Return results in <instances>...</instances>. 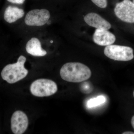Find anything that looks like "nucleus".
<instances>
[{"label": "nucleus", "instance_id": "f257e3e1", "mask_svg": "<svg viewBox=\"0 0 134 134\" xmlns=\"http://www.w3.org/2000/svg\"><path fill=\"white\" fill-rule=\"evenodd\" d=\"M63 80L70 82H83L91 77L90 69L84 64L79 62H70L63 66L60 71Z\"/></svg>", "mask_w": 134, "mask_h": 134}, {"label": "nucleus", "instance_id": "f03ea898", "mask_svg": "<svg viewBox=\"0 0 134 134\" xmlns=\"http://www.w3.org/2000/svg\"><path fill=\"white\" fill-rule=\"evenodd\" d=\"M26 61V58L21 55L19 56L16 63L5 66L1 72L3 79L8 83L12 84L24 78L29 72L24 67Z\"/></svg>", "mask_w": 134, "mask_h": 134}, {"label": "nucleus", "instance_id": "7ed1b4c3", "mask_svg": "<svg viewBox=\"0 0 134 134\" xmlns=\"http://www.w3.org/2000/svg\"><path fill=\"white\" fill-rule=\"evenodd\" d=\"M55 82L50 79H37L32 83L30 90L33 96L37 97H48L53 95L58 91Z\"/></svg>", "mask_w": 134, "mask_h": 134}, {"label": "nucleus", "instance_id": "20e7f679", "mask_svg": "<svg viewBox=\"0 0 134 134\" xmlns=\"http://www.w3.org/2000/svg\"><path fill=\"white\" fill-rule=\"evenodd\" d=\"M104 53L111 59L120 61L131 60L134 57L132 48L116 45L107 46L104 50Z\"/></svg>", "mask_w": 134, "mask_h": 134}, {"label": "nucleus", "instance_id": "39448f33", "mask_svg": "<svg viewBox=\"0 0 134 134\" xmlns=\"http://www.w3.org/2000/svg\"><path fill=\"white\" fill-rule=\"evenodd\" d=\"M115 15L123 21L134 23V3L130 0L118 3L114 9Z\"/></svg>", "mask_w": 134, "mask_h": 134}, {"label": "nucleus", "instance_id": "423d86ee", "mask_svg": "<svg viewBox=\"0 0 134 134\" xmlns=\"http://www.w3.org/2000/svg\"><path fill=\"white\" fill-rule=\"evenodd\" d=\"M50 16L48 10L33 9L27 13L25 22L29 26H43L47 23Z\"/></svg>", "mask_w": 134, "mask_h": 134}, {"label": "nucleus", "instance_id": "0eeeda50", "mask_svg": "<svg viewBox=\"0 0 134 134\" xmlns=\"http://www.w3.org/2000/svg\"><path fill=\"white\" fill-rule=\"evenodd\" d=\"M29 119L22 111H16L11 119V129L15 134H22L26 131L29 126Z\"/></svg>", "mask_w": 134, "mask_h": 134}, {"label": "nucleus", "instance_id": "6e6552de", "mask_svg": "<svg viewBox=\"0 0 134 134\" xmlns=\"http://www.w3.org/2000/svg\"><path fill=\"white\" fill-rule=\"evenodd\" d=\"M93 41L97 44L100 46L111 45L116 40L115 36L107 30L97 29L93 35Z\"/></svg>", "mask_w": 134, "mask_h": 134}, {"label": "nucleus", "instance_id": "1a4fd4ad", "mask_svg": "<svg viewBox=\"0 0 134 134\" xmlns=\"http://www.w3.org/2000/svg\"><path fill=\"white\" fill-rule=\"evenodd\" d=\"M84 20L90 26L97 29L108 30L111 26L110 23L105 19L96 13H90L84 17Z\"/></svg>", "mask_w": 134, "mask_h": 134}, {"label": "nucleus", "instance_id": "9d476101", "mask_svg": "<svg viewBox=\"0 0 134 134\" xmlns=\"http://www.w3.org/2000/svg\"><path fill=\"white\" fill-rule=\"evenodd\" d=\"M26 50L28 53L33 56H43L47 54L46 51L41 47L40 41L36 38H32L27 42Z\"/></svg>", "mask_w": 134, "mask_h": 134}, {"label": "nucleus", "instance_id": "9b49d317", "mask_svg": "<svg viewBox=\"0 0 134 134\" xmlns=\"http://www.w3.org/2000/svg\"><path fill=\"white\" fill-rule=\"evenodd\" d=\"M23 10L19 8L9 6L5 10L4 18L9 23H12L21 18L24 15Z\"/></svg>", "mask_w": 134, "mask_h": 134}, {"label": "nucleus", "instance_id": "f8f14e48", "mask_svg": "<svg viewBox=\"0 0 134 134\" xmlns=\"http://www.w3.org/2000/svg\"><path fill=\"white\" fill-rule=\"evenodd\" d=\"M106 99L104 96H100L97 98L91 99L88 101L87 105L89 108H92L100 105L105 102Z\"/></svg>", "mask_w": 134, "mask_h": 134}, {"label": "nucleus", "instance_id": "ddd939ff", "mask_svg": "<svg viewBox=\"0 0 134 134\" xmlns=\"http://www.w3.org/2000/svg\"><path fill=\"white\" fill-rule=\"evenodd\" d=\"M80 90L82 92L84 93H89L92 91V86L88 82L83 83L80 87Z\"/></svg>", "mask_w": 134, "mask_h": 134}, {"label": "nucleus", "instance_id": "4468645a", "mask_svg": "<svg viewBox=\"0 0 134 134\" xmlns=\"http://www.w3.org/2000/svg\"><path fill=\"white\" fill-rule=\"evenodd\" d=\"M97 6L101 8H105L107 6V0H91Z\"/></svg>", "mask_w": 134, "mask_h": 134}, {"label": "nucleus", "instance_id": "2eb2a0df", "mask_svg": "<svg viewBox=\"0 0 134 134\" xmlns=\"http://www.w3.org/2000/svg\"><path fill=\"white\" fill-rule=\"evenodd\" d=\"M8 1L13 3L16 4H23L25 0H7Z\"/></svg>", "mask_w": 134, "mask_h": 134}, {"label": "nucleus", "instance_id": "dca6fc26", "mask_svg": "<svg viewBox=\"0 0 134 134\" xmlns=\"http://www.w3.org/2000/svg\"><path fill=\"white\" fill-rule=\"evenodd\" d=\"M131 124L134 129V115L132 117L131 119Z\"/></svg>", "mask_w": 134, "mask_h": 134}, {"label": "nucleus", "instance_id": "f3484780", "mask_svg": "<svg viewBox=\"0 0 134 134\" xmlns=\"http://www.w3.org/2000/svg\"><path fill=\"white\" fill-rule=\"evenodd\" d=\"M122 134H134V132H131V131H127L123 132Z\"/></svg>", "mask_w": 134, "mask_h": 134}, {"label": "nucleus", "instance_id": "a211bd4d", "mask_svg": "<svg viewBox=\"0 0 134 134\" xmlns=\"http://www.w3.org/2000/svg\"><path fill=\"white\" fill-rule=\"evenodd\" d=\"M53 40H51V41H50V43H53Z\"/></svg>", "mask_w": 134, "mask_h": 134}, {"label": "nucleus", "instance_id": "6ab92c4d", "mask_svg": "<svg viewBox=\"0 0 134 134\" xmlns=\"http://www.w3.org/2000/svg\"><path fill=\"white\" fill-rule=\"evenodd\" d=\"M133 97L134 98V91H133Z\"/></svg>", "mask_w": 134, "mask_h": 134}, {"label": "nucleus", "instance_id": "aec40b11", "mask_svg": "<svg viewBox=\"0 0 134 134\" xmlns=\"http://www.w3.org/2000/svg\"><path fill=\"white\" fill-rule=\"evenodd\" d=\"M133 2L134 3V0H133Z\"/></svg>", "mask_w": 134, "mask_h": 134}]
</instances>
